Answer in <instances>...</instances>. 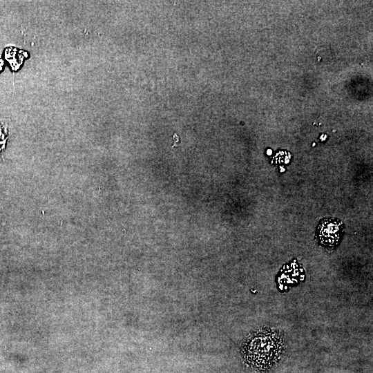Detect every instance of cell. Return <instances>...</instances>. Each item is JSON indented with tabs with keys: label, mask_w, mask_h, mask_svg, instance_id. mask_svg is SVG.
I'll return each mask as SVG.
<instances>
[{
	"label": "cell",
	"mask_w": 373,
	"mask_h": 373,
	"mask_svg": "<svg viewBox=\"0 0 373 373\" xmlns=\"http://www.w3.org/2000/svg\"><path fill=\"white\" fill-rule=\"evenodd\" d=\"M173 140H174V142L175 143V144L177 143H178V141H179V137L177 135V134H174L173 136Z\"/></svg>",
	"instance_id": "3"
},
{
	"label": "cell",
	"mask_w": 373,
	"mask_h": 373,
	"mask_svg": "<svg viewBox=\"0 0 373 373\" xmlns=\"http://www.w3.org/2000/svg\"><path fill=\"white\" fill-rule=\"evenodd\" d=\"M283 349L281 336L276 332L264 330L250 336L245 342L242 353L253 367L267 369L271 367Z\"/></svg>",
	"instance_id": "1"
},
{
	"label": "cell",
	"mask_w": 373,
	"mask_h": 373,
	"mask_svg": "<svg viewBox=\"0 0 373 373\" xmlns=\"http://www.w3.org/2000/svg\"><path fill=\"white\" fill-rule=\"evenodd\" d=\"M343 224L338 219L327 218L323 220L318 226V236L321 242L332 247L336 245L343 233Z\"/></svg>",
	"instance_id": "2"
}]
</instances>
